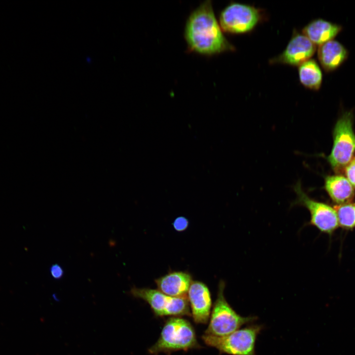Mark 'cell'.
I'll return each mask as SVG.
<instances>
[{"label":"cell","instance_id":"6","mask_svg":"<svg viewBox=\"0 0 355 355\" xmlns=\"http://www.w3.org/2000/svg\"><path fill=\"white\" fill-rule=\"evenodd\" d=\"M130 293L134 297L142 299L146 302L156 316H191L187 297H172L158 289L135 286L131 288Z\"/></svg>","mask_w":355,"mask_h":355},{"label":"cell","instance_id":"14","mask_svg":"<svg viewBox=\"0 0 355 355\" xmlns=\"http://www.w3.org/2000/svg\"><path fill=\"white\" fill-rule=\"evenodd\" d=\"M324 186L331 199L339 205L350 203L354 198V187L342 176L327 177Z\"/></svg>","mask_w":355,"mask_h":355},{"label":"cell","instance_id":"13","mask_svg":"<svg viewBox=\"0 0 355 355\" xmlns=\"http://www.w3.org/2000/svg\"><path fill=\"white\" fill-rule=\"evenodd\" d=\"M342 30V27L321 18L309 23L302 30V34L316 45H320L334 38Z\"/></svg>","mask_w":355,"mask_h":355},{"label":"cell","instance_id":"15","mask_svg":"<svg viewBox=\"0 0 355 355\" xmlns=\"http://www.w3.org/2000/svg\"><path fill=\"white\" fill-rule=\"evenodd\" d=\"M298 75L301 83L306 88L319 90L322 82V73L317 63L310 59L298 67Z\"/></svg>","mask_w":355,"mask_h":355},{"label":"cell","instance_id":"12","mask_svg":"<svg viewBox=\"0 0 355 355\" xmlns=\"http://www.w3.org/2000/svg\"><path fill=\"white\" fill-rule=\"evenodd\" d=\"M317 54L322 69L329 72L336 70L347 60L349 51L342 43L333 39L319 46Z\"/></svg>","mask_w":355,"mask_h":355},{"label":"cell","instance_id":"1","mask_svg":"<svg viewBox=\"0 0 355 355\" xmlns=\"http://www.w3.org/2000/svg\"><path fill=\"white\" fill-rule=\"evenodd\" d=\"M183 36L189 53L210 57L235 50L223 34L210 0L204 1L190 13Z\"/></svg>","mask_w":355,"mask_h":355},{"label":"cell","instance_id":"5","mask_svg":"<svg viewBox=\"0 0 355 355\" xmlns=\"http://www.w3.org/2000/svg\"><path fill=\"white\" fill-rule=\"evenodd\" d=\"M353 117L346 112L337 121L333 132V144L328 161L336 170H341L355 157V134L353 129Z\"/></svg>","mask_w":355,"mask_h":355},{"label":"cell","instance_id":"18","mask_svg":"<svg viewBox=\"0 0 355 355\" xmlns=\"http://www.w3.org/2000/svg\"><path fill=\"white\" fill-rule=\"evenodd\" d=\"M173 225L176 230L181 232L187 229L189 225V221L186 217L179 216L174 220Z\"/></svg>","mask_w":355,"mask_h":355},{"label":"cell","instance_id":"3","mask_svg":"<svg viewBox=\"0 0 355 355\" xmlns=\"http://www.w3.org/2000/svg\"><path fill=\"white\" fill-rule=\"evenodd\" d=\"M225 284L220 281L217 298L210 315V320L205 334L224 336L240 329L245 324L255 321L256 316L242 317L238 314L227 301L224 294Z\"/></svg>","mask_w":355,"mask_h":355},{"label":"cell","instance_id":"4","mask_svg":"<svg viewBox=\"0 0 355 355\" xmlns=\"http://www.w3.org/2000/svg\"><path fill=\"white\" fill-rule=\"evenodd\" d=\"M264 327L262 324H248L224 336L204 334L202 339L209 346L220 353L230 355H256L255 344L258 336Z\"/></svg>","mask_w":355,"mask_h":355},{"label":"cell","instance_id":"10","mask_svg":"<svg viewBox=\"0 0 355 355\" xmlns=\"http://www.w3.org/2000/svg\"><path fill=\"white\" fill-rule=\"evenodd\" d=\"M191 315L196 323L206 324L210 318L212 298L206 284L200 281H192L187 293Z\"/></svg>","mask_w":355,"mask_h":355},{"label":"cell","instance_id":"16","mask_svg":"<svg viewBox=\"0 0 355 355\" xmlns=\"http://www.w3.org/2000/svg\"><path fill=\"white\" fill-rule=\"evenodd\" d=\"M334 208L337 215L339 225L347 228L355 227V203L338 205Z\"/></svg>","mask_w":355,"mask_h":355},{"label":"cell","instance_id":"8","mask_svg":"<svg viewBox=\"0 0 355 355\" xmlns=\"http://www.w3.org/2000/svg\"><path fill=\"white\" fill-rule=\"evenodd\" d=\"M293 190L296 198L292 205L303 206L309 211L311 225L328 234L338 227L337 215L334 208L311 198L303 190L300 181L294 186Z\"/></svg>","mask_w":355,"mask_h":355},{"label":"cell","instance_id":"17","mask_svg":"<svg viewBox=\"0 0 355 355\" xmlns=\"http://www.w3.org/2000/svg\"><path fill=\"white\" fill-rule=\"evenodd\" d=\"M345 172L346 178L355 188V157L345 167Z\"/></svg>","mask_w":355,"mask_h":355},{"label":"cell","instance_id":"2","mask_svg":"<svg viewBox=\"0 0 355 355\" xmlns=\"http://www.w3.org/2000/svg\"><path fill=\"white\" fill-rule=\"evenodd\" d=\"M191 324L179 317H173L165 322L157 341L148 350L154 355L200 348Z\"/></svg>","mask_w":355,"mask_h":355},{"label":"cell","instance_id":"9","mask_svg":"<svg viewBox=\"0 0 355 355\" xmlns=\"http://www.w3.org/2000/svg\"><path fill=\"white\" fill-rule=\"evenodd\" d=\"M316 51V45L304 34L294 32L284 51L271 59L270 63L299 66L309 60Z\"/></svg>","mask_w":355,"mask_h":355},{"label":"cell","instance_id":"7","mask_svg":"<svg viewBox=\"0 0 355 355\" xmlns=\"http://www.w3.org/2000/svg\"><path fill=\"white\" fill-rule=\"evenodd\" d=\"M261 17L259 9L254 6L232 2L221 11L218 22L224 32L242 34L251 31Z\"/></svg>","mask_w":355,"mask_h":355},{"label":"cell","instance_id":"11","mask_svg":"<svg viewBox=\"0 0 355 355\" xmlns=\"http://www.w3.org/2000/svg\"><path fill=\"white\" fill-rule=\"evenodd\" d=\"M192 281L191 275L182 271L170 272L155 280L159 291L175 297H187Z\"/></svg>","mask_w":355,"mask_h":355},{"label":"cell","instance_id":"19","mask_svg":"<svg viewBox=\"0 0 355 355\" xmlns=\"http://www.w3.org/2000/svg\"><path fill=\"white\" fill-rule=\"evenodd\" d=\"M51 276L55 280H60L64 276V272L63 268L58 264H54L50 268Z\"/></svg>","mask_w":355,"mask_h":355}]
</instances>
